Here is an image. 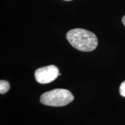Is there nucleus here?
I'll use <instances>...</instances> for the list:
<instances>
[{
  "mask_svg": "<svg viewBox=\"0 0 125 125\" xmlns=\"http://www.w3.org/2000/svg\"><path fill=\"white\" fill-rule=\"evenodd\" d=\"M59 74V68L56 65H49L36 70L34 76L39 83L47 84L55 80Z\"/></svg>",
  "mask_w": 125,
  "mask_h": 125,
  "instance_id": "3",
  "label": "nucleus"
},
{
  "mask_svg": "<svg viewBox=\"0 0 125 125\" xmlns=\"http://www.w3.org/2000/svg\"><path fill=\"white\" fill-rule=\"evenodd\" d=\"M66 38L75 49L81 52L93 51L98 45L96 35L85 29H72L67 33Z\"/></svg>",
  "mask_w": 125,
  "mask_h": 125,
  "instance_id": "1",
  "label": "nucleus"
},
{
  "mask_svg": "<svg viewBox=\"0 0 125 125\" xmlns=\"http://www.w3.org/2000/svg\"><path fill=\"white\" fill-rule=\"evenodd\" d=\"M10 85L8 81L4 80L0 81V93L4 94L8 91Z\"/></svg>",
  "mask_w": 125,
  "mask_h": 125,
  "instance_id": "4",
  "label": "nucleus"
},
{
  "mask_svg": "<svg viewBox=\"0 0 125 125\" xmlns=\"http://www.w3.org/2000/svg\"><path fill=\"white\" fill-rule=\"evenodd\" d=\"M122 20V23H123V25H124V26H125V15L123 17Z\"/></svg>",
  "mask_w": 125,
  "mask_h": 125,
  "instance_id": "6",
  "label": "nucleus"
},
{
  "mask_svg": "<svg viewBox=\"0 0 125 125\" xmlns=\"http://www.w3.org/2000/svg\"><path fill=\"white\" fill-rule=\"evenodd\" d=\"M119 93L122 96L125 97V81H123L120 86Z\"/></svg>",
  "mask_w": 125,
  "mask_h": 125,
  "instance_id": "5",
  "label": "nucleus"
},
{
  "mask_svg": "<svg viewBox=\"0 0 125 125\" xmlns=\"http://www.w3.org/2000/svg\"><path fill=\"white\" fill-rule=\"evenodd\" d=\"M74 97L70 90L55 89L45 92L40 97V102L52 107H63L74 100Z\"/></svg>",
  "mask_w": 125,
  "mask_h": 125,
  "instance_id": "2",
  "label": "nucleus"
},
{
  "mask_svg": "<svg viewBox=\"0 0 125 125\" xmlns=\"http://www.w3.org/2000/svg\"><path fill=\"white\" fill-rule=\"evenodd\" d=\"M64 1H72V0H64Z\"/></svg>",
  "mask_w": 125,
  "mask_h": 125,
  "instance_id": "7",
  "label": "nucleus"
}]
</instances>
